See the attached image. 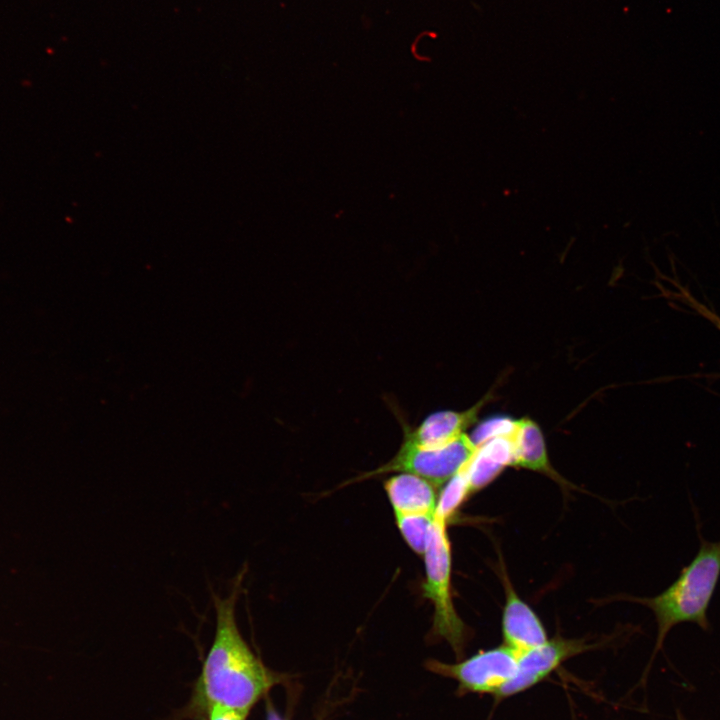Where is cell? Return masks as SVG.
<instances>
[{
	"instance_id": "7",
	"label": "cell",
	"mask_w": 720,
	"mask_h": 720,
	"mask_svg": "<svg viewBox=\"0 0 720 720\" xmlns=\"http://www.w3.org/2000/svg\"><path fill=\"white\" fill-rule=\"evenodd\" d=\"M500 570L505 591L503 644L520 654L545 643L547 633L536 613L517 595L503 565Z\"/></svg>"
},
{
	"instance_id": "5",
	"label": "cell",
	"mask_w": 720,
	"mask_h": 720,
	"mask_svg": "<svg viewBox=\"0 0 720 720\" xmlns=\"http://www.w3.org/2000/svg\"><path fill=\"white\" fill-rule=\"evenodd\" d=\"M518 654L505 644L477 654L454 664L429 660L430 671L452 678L459 684L462 693L493 694L514 676Z\"/></svg>"
},
{
	"instance_id": "3",
	"label": "cell",
	"mask_w": 720,
	"mask_h": 720,
	"mask_svg": "<svg viewBox=\"0 0 720 720\" xmlns=\"http://www.w3.org/2000/svg\"><path fill=\"white\" fill-rule=\"evenodd\" d=\"M423 555L426 571L422 585L423 596L434 606L432 632L435 636L446 640L460 658L469 631L452 602L451 547L447 535V519L437 513Z\"/></svg>"
},
{
	"instance_id": "11",
	"label": "cell",
	"mask_w": 720,
	"mask_h": 720,
	"mask_svg": "<svg viewBox=\"0 0 720 720\" xmlns=\"http://www.w3.org/2000/svg\"><path fill=\"white\" fill-rule=\"evenodd\" d=\"M394 514H435L436 487L428 480L410 473H400L384 483Z\"/></svg>"
},
{
	"instance_id": "16",
	"label": "cell",
	"mask_w": 720,
	"mask_h": 720,
	"mask_svg": "<svg viewBox=\"0 0 720 720\" xmlns=\"http://www.w3.org/2000/svg\"><path fill=\"white\" fill-rule=\"evenodd\" d=\"M267 720H281L272 709L268 710Z\"/></svg>"
},
{
	"instance_id": "4",
	"label": "cell",
	"mask_w": 720,
	"mask_h": 720,
	"mask_svg": "<svg viewBox=\"0 0 720 720\" xmlns=\"http://www.w3.org/2000/svg\"><path fill=\"white\" fill-rule=\"evenodd\" d=\"M478 446L466 433L435 447H426L404 438L398 452L388 462L355 480H365L389 472L410 473L422 477L436 488L456 476L470 461Z\"/></svg>"
},
{
	"instance_id": "9",
	"label": "cell",
	"mask_w": 720,
	"mask_h": 720,
	"mask_svg": "<svg viewBox=\"0 0 720 720\" xmlns=\"http://www.w3.org/2000/svg\"><path fill=\"white\" fill-rule=\"evenodd\" d=\"M509 436L513 445L512 466L539 472L561 485H569L551 465L542 430L536 422L527 417L513 420Z\"/></svg>"
},
{
	"instance_id": "2",
	"label": "cell",
	"mask_w": 720,
	"mask_h": 720,
	"mask_svg": "<svg viewBox=\"0 0 720 720\" xmlns=\"http://www.w3.org/2000/svg\"><path fill=\"white\" fill-rule=\"evenodd\" d=\"M699 539L697 554L669 587L654 597H631L654 613L658 633L652 659L676 625L689 622L709 630L707 612L720 578V541H707L700 533Z\"/></svg>"
},
{
	"instance_id": "14",
	"label": "cell",
	"mask_w": 720,
	"mask_h": 720,
	"mask_svg": "<svg viewBox=\"0 0 720 720\" xmlns=\"http://www.w3.org/2000/svg\"><path fill=\"white\" fill-rule=\"evenodd\" d=\"M206 716L208 720H246L248 715L230 708L214 705L208 710Z\"/></svg>"
},
{
	"instance_id": "1",
	"label": "cell",
	"mask_w": 720,
	"mask_h": 720,
	"mask_svg": "<svg viewBox=\"0 0 720 720\" xmlns=\"http://www.w3.org/2000/svg\"><path fill=\"white\" fill-rule=\"evenodd\" d=\"M242 580L243 571L236 575L225 597L213 595L215 633L192 697L194 714L207 715L212 706L219 705L248 715L279 680L252 651L238 628L236 603Z\"/></svg>"
},
{
	"instance_id": "13",
	"label": "cell",
	"mask_w": 720,
	"mask_h": 720,
	"mask_svg": "<svg viewBox=\"0 0 720 720\" xmlns=\"http://www.w3.org/2000/svg\"><path fill=\"white\" fill-rule=\"evenodd\" d=\"M462 470L448 481L447 487L444 488L437 502L436 513L447 520L464 499L471 494Z\"/></svg>"
},
{
	"instance_id": "8",
	"label": "cell",
	"mask_w": 720,
	"mask_h": 720,
	"mask_svg": "<svg viewBox=\"0 0 720 720\" xmlns=\"http://www.w3.org/2000/svg\"><path fill=\"white\" fill-rule=\"evenodd\" d=\"M492 399L486 394L472 407L463 411L443 410L426 417L416 428L404 429V438L415 444L435 447L447 444L463 435L478 420L482 408Z\"/></svg>"
},
{
	"instance_id": "17",
	"label": "cell",
	"mask_w": 720,
	"mask_h": 720,
	"mask_svg": "<svg viewBox=\"0 0 720 720\" xmlns=\"http://www.w3.org/2000/svg\"><path fill=\"white\" fill-rule=\"evenodd\" d=\"M678 720H685L681 713H677Z\"/></svg>"
},
{
	"instance_id": "6",
	"label": "cell",
	"mask_w": 720,
	"mask_h": 720,
	"mask_svg": "<svg viewBox=\"0 0 720 720\" xmlns=\"http://www.w3.org/2000/svg\"><path fill=\"white\" fill-rule=\"evenodd\" d=\"M594 647L583 639L556 636L552 640L518 654L514 676L500 689L498 698L523 692L547 678L568 658Z\"/></svg>"
},
{
	"instance_id": "15",
	"label": "cell",
	"mask_w": 720,
	"mask_h": 720,
	"mask_svg": "<svg viewBox=\"0 0 720 720\" xmlns=\"http://www.w3.org/2000/svg\"><path fill=\"white\" fill-rule=\"evenodd\" d=\"M688 303L691 306H693L696 311H698L700 314H702L704 317L708 318L712 323H714L720 330V318L718 316H716L713 312L708 310L705 306L701 305L700 303L695 302L694 300L688 301Z\"/></svg>"
},
{
	"instance_id": "10",
	"label": "cell",
	"mask_w": 720,
	"mask_h": 720,
	"mask_svg": "<svg viewBox=\"0 0 720 720\" xmlns=\"http://www.w3.org/2000/svg\"><path fill=\"white\" fill-rule=\"evenodd\" d=\"M510 430L477 445L476 452L462 470L470 493L485 487L506 466L513 465V445L509 436Z\"/></svg>"
},
{
	"instance_id": "12",
	"label": "cell",
	"mask_w": 720,
	"mask_h": 720,
	"mask_svg": "<svg viewBox=\"0 0 720 720\" xmlns=\"http://www.w3.org/2000/svg\"><path fill=\"white\" fill-rule=\"evenodd\" d=\"M435 514L396 513V523L409 547L417 554H424L435 522Z\"/></svg>"
}]
</instances>
